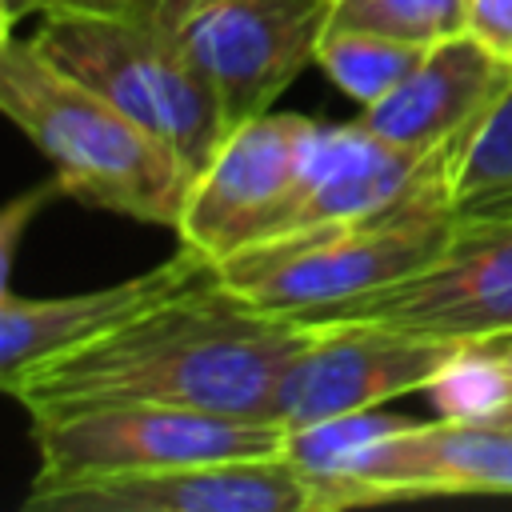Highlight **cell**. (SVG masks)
Segmentation results:
<instances>
[{"label": "cell", "instance_id": "5", "mask_svg": "<svg viewBox=\"0 0 512 512\" xmlns=\"http://www.w3.org/2000/svg\"><path fill=\"white\" fill-rule=\"evenodd\" d=\"M32 448L40 468L28 492H48L116 472L276 456L284 452V424L168 404H100L32 416Z\"/></svg>", "mask_w": 512, "mask_h": 512}, {"label": "cell", "instance_id": "18", "mask_svg": "<svg viewBox=\"0 0 512 512\" xmlns=\"http://www.w3.org/2000/svg\"><path fill=\"white\" fill-rule=\"evenodd\" d=\"M332 24L436 48L468 32V0H328Z\"/></svg>", "mask_w": 512, "mask_h": 512}, {"label": "cell", "instance_id": "20", "mask_svg": "<svg viewBox=\"0 0 512 512\" xmlns=\"http://www.w3.org/2000/svg\"><path fill=\"white\" fill-rule=\"evenodd\" d=\"M468 36L512 64V0H468Z\"/></svg>", "mask_w": 512, "mask_h": 512}, {"label": "cell", "instance_id": "19", "mask_svg": "<svg viewBox=\"0 0 512 512\" xmlns=\"http://www.w3.org/2000/svg\"><path fill=\"white\" fill-rule=\"evenodd\" d=\"M52 196H64V192H60V184H56V176H52V180H44L40 188H32V192L16 196V200L4 208V216H0V288H12L16 244H20V232H24L28 216H36V212L44 208V200H52Z\"/></svg>", "mask_w": 512, "mask_h": 512}, {"label": "cell", "instance_id": "24", "mask_svg": "<svg viewBox=\"0 0 512 512\" xmlns=\"http://www.w3.org/2000/svg\"><path fill=\"white\" fill-rule=\"evenodd\" d=\"M496 424H508V428H512V404H508V412H504V416H500Z\"/></svg>", "mask_w": 512, "mask_h": 512}, {"label": "cell", "instance_id": "13", "mask_svg": "<svg viewBox=\"0 0 512 512\" xmlns=\"http://www.w3.org/2000/svg\"><path fill=\"white\" fill-rule=\"evenodd\" d=\"M212 272L216 264H208L200 252L180 244V252L168 264H156L140 276H128L108 288H92V292L40 300V296H20L16 288H0V380L108 332L112 324L140 312L144 304L192 280H204Z\"/></svg>", "mask_w": 512, "mask_h": 512}, {"label": "cell", "instance_id": "15", "mask_svg": "<svg viewBox=\"0 0 512 512\" xmlns=\"http://www.w3.org/2000/svg\"><path fill=\"white\" fill-rule=\"evenodd\" d=\"M448 208L456 216L512 212V84L456 140L448 168Z\"/></svg>", "mask_w": 512, "mask_h": 512}, {"label": "cell", "instance_id": "8", "mask_svg": "<svg viewBox=\"0 0 512 512\" xmlns=\"http://www.w3.org/2000/svg\"><path fill=\"white\" fill-rule=\"evenodd\" d=\"M308 116L264 112L232 128L212 160L196 172L176 236L208 264L240 252L244 244L272 236L300 188Z\"/></svg>", "mask_w": 512, "mask_h": 512}, {"label": "cell", "instance_id": "2", "mask_svg": "<svg viewBox=\"0 0 512 512\" xmlns=\"http://www.w3.org/2000/svg\"><path fill=\"white\" fill-rule=\"evenodd\" d=\"M0 108L44 152L64 196L176 228L196 172L120 104L64 72L32 36L4 32Z\"/></svg>", "mask_w": 512, "mask_h": 512}, {"label": "cell", "instance_id": "23", "mask_svg": "<svg viewBox=\"0 0 512 512\" xmlns=\"http://www.w3.org/2000/svg\"><path fill=\"white\" fill-rule=\"evenodd\" d=\"M492 344H496V348L504 352V360H508V368H512V332H508V336H496Z\"/></svg>", "mask_w": 512, "mask_h": 512}, {"label": "cell", "instance_id": "16", "mask_svg": "<svg viewBox=\"0 0 512 512\" xmlns=\"http://www.w3.org/2000/svg\"><path fill=\"white\" fill-rule=\"evenodd\" d=\"M428 48L420 44H404L380 32H364V28H344V24H328L316 64L328 72V80L352 96L356 104H376L380 96H388L420 60Z\"/></svg>", "mask_w": 512, "mask_h": 512}, {"label": "cell", "instance_id": "7", "mask_svg": "<svg viewBox=\"0 0 512 512\" xmlns=\"http://www.w3.org/2000/svg\"><path fill=\"white\" fill-rule=\"evenodd\" d=\"M308 320H380L436 340L512 332V212L460 216L444 252L408 280Z\"/></svg>", "mask_w": 512, "mask_h": 512}, {"label": "cell", "instance_id": "6", "mask_svg": "<svg viewBox=\"0 0 512 512\" xmlns=\"http://www.w3.org/2000/svg\"><path fill=\"white\" fill-rule=\"evenodd\" d=\"M328 24V0H196L188 8L180 40L216 96L224 136L264 116L316 64Z\"/></svg>", "mask_w": 512, "mask_h": 512}, {"label": "cell", "instance_id": "11", "mask_svg": "<svg viewBox=\"0 0 512 512\" xmlns=\"http://www.w3.org/2000/svg\"><path fill=\"white\" fill-rule=\"evenodd\" d=\"M444 492H512V428L448 416L404 420L352 468L348 508Z\"/></svg>", "mask_w": 512, "mask_h": 512}, {"label": "cell", "instance_id": "1", "mask_svg": "<svg viewBox=\"0 0 512 512\" xmlns=\"http://www.w3.org/2000/svg\"><path fill=\"white\" fill-rule=\"evenodd\" d=\"M308 332V320L264 312L212 272L0 384L28 416L100 404H168L272 420L276 384Z\"/></svg>", "mask_w": 512, "mask_h": 512}, {"label": "cell", "instance_id": "9", "mask_svg": "<svg viewBox=\"0 0 512 512\" xmlns=\"http://www.w3.org/2000/svg\"><path fill=\"white\" fill-rule=\"evenodd\" d=\"M312 332L276 384L272 420L288 428L344 412L384 408L404 392H424L460 340L404 332L380 320H308Z\"/></svg>", "mask_w": 512, "mask_h": 512}, {"label": "cell", "instance_id": "21", "mask_svg": "<svg viewBox=\"0 0 512 512\" xmlns=\"http://www.w3.org/2000/svg\"><path fill=\"white\" fill-rule=\"evenodd\" d=\"M196 0H56L52 8H76V12H96V16H128V20H148L164 16L172 8H188Z\"/></svg>", "mask_w": 512, "mask_h": 512}, {"label": "cell", "instance_id": "22", "mask_svg": "<svg viewBox=\"0 0 512 512\" xmlns=\"http://www.w3.org/2000/svg\"><path fill=\"white\" fill-rule=\"evenodd\" d=\"M56 0H0V16H4V32L16 28L20 16H32V12H48Z\"/></svg>", "mask_w": 512, "mask_h": 512}, {"label": "cell", "instance_id": "10", "mask_svg": "<svg viewBox=\"0 0 512 512\" xmlns=\"http://www.w3.org/2000/svg\"><path fill=\"white\" fill-rule=\"evenodd\" d=\"M28 512H308V484L276 456L96 476L24 496Z\"/></svg>", "mask_w": 512, "mask_h": 512}, {"label": "cell", "instance_id": "3", "mask_svg": "<svg viewBox=\"0 0 512 512\" xmlns=\"http://www.w3.org/2000/svg\"><path fill=\"white\" fill-rule=\"evenodd\" d=\"M448 192L408 200L364 220L284 228L216 264V280L276 316H320L364 300L432 264L456 232Z\"/></svg>", "mask_w": 512, "mask_h": 512}, {"label": "cell", "instance_id": "17", "mask_svg": "<svg viewBox=\"0 0 512 512\" xmlns=\"http://www.w3.org/2000/svg\"><path fill=\"white\" fill-rule=\"evenodd\" d=\"M424 392L448 420L496 424L512 404V368L492 340H460Z\"/></svg>", "mask_w": 512, "mask_h": 512}, {"label": "cell", "instance_id": "4", "mask_svg": "<svg viewBox=\"0 0 512 512\" xmlns=\"http://www.w3.org/2000/svg\"><path fill=\"white\" fill-rule=\"evenodd\" d=\"M188 8H172L148 20L48 8L40 12L44 20L32 40L64 72L120 104L192 172H200L220 148L224 124L208 80L180 40V20Z\"/></svg>", "mask_w": 512, "mask_h": 512}, {"label": "cell", "instance_id": "12", "mask_svg": "<svg viewBox=\"0 0 512 512\" xmlns=\"http://www.w3.org/2000/svg\"><path fill=\"white\" fill-rule=\"evenodd\" d=\"M508 84L512 64L464 32L428 48L388 96L360 112V128L384 144L432 152L460 140Z\"/></svg>", "mask_w": 512, "mask_h": 512}, {"label": "cell", "instance_id": "14", "mask_svg": "<svg viewBox=\"0 0 512 512\" xmlns=\"http://www.w3.org/2000/svg\"><path fill=\"white\" fill-rule=\"evenodd\" d=\"M404 416H388L380 408L328 416L316 424H300L284 432V456L296 464V472L308 484V512L320 508H348V480L360 456L400 428Z\"/></svg>", "mask_w": 512, "mask_h": 512}]
</instances>
